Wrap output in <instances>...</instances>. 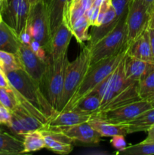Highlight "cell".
I'll return each instance as SVG.
<instances>
[{"instance_id": "cell-33", "label": "cell", "mask_w": 154, "mask_h": 155, "mask_svg": "<svg viewBox=\"0 0 154 155\" xmlns=\"http://www.w3.org/2000/svg\"><path fill=\"white\" fill-rule=\"evenodd\" d=\"M31 7V4L28 0H21L20 1L18 17H17L16 27V33L18 36L21 34V33L24 30L26 25H27Z\"/></svg>"}, {"instance_id": "cell-24", "label": "cell", "mask_w": 154, "mask_h": 155, "mask_svg": "<svg viewBox=\"0 0 154 155\" xmlns=\"http://www.w3.org/2000/svg\"><path fill=\"white\" fill-rule=\"evenodd\" d=\"M101 106V97L97 90L94 89L92 92L79 100L71 109H75L82 113L93 115L94 114L98 112Z\"/></svg>"}, {"instance_id": "cell-21", "label": "cell", "mask_w": 154, "mask_h": 155, "mask_svg": "<svg viewBox=\"0 0 154 155\" xmlns=\"http://www.w3.org/2000/svg\"><path fill=\"white\" fill-rule=\"evenodd\" d=\"M24 154L23 139L0 130V155Z\"/></svg>"}, {"instance_id": "cell-14", "label": "cell", "mask_w": 154, "mask_h": 155, "mask_svg": "<svg viewBox=\"0 0 154 155\" xmlns=\"http://www.w3.org/2000/svg\"><path fill=\"white\" fill-rule=\"evenodd\" d=\"M91 114L82 113L75 109H70L57 113L48 121L45 127H64L77 125L88 122L91 119Z\"/></svg>"}, {"instance_id": "cell-4", "label": "cell", "mask_w": 154, "mask_h": 155, "mask_svg": "<svg viewBox=\"0 0 154 155\" xmlns=\"http://www.w3.org/2000/svg\"><path fill=\"white\" fill-rule=\"evenodd\" d=\"M126 15H123L117 25L104 37L91 46L87 45L90 49L91 64L126 49Z\"/></svg>"}, {"instance_id": "cell-37", "label": "cell", "mask_w": 154, "mask_h": 155, "mask_svg": "<svg viewBox=\"0 0 154 155\" xmlns=\"http://www.w3.org/2000/svg\"><path fill=\"white\" fill-rule=\"evenodd\" d=\"M11 120V111L0 102V124L6 127Z\"/></svg>"}, {"instance_id": "cell-6", "label": "cell", "mask_w": 154, "mask_h": 155, "mask_svg": "<svg viewBox=\"0 0 154 155\" xmlns=\"http://www.w3.org/2000/svg\"><path fill=\"white\" fill-rule=\"evenodd\" d=\"M25 27L30 32L32 39L39 42L47 52L52 32L49 14L45 1L32 5Z\"/></svg>"}, {"instance_id": "cell-29", "label": "cell", "mask_w": 154, "mask_h": 155, "mask_svg": "<svg viewBox=\"0 0 154 155\" xmlns=\"http://www.w3.org/2000/svg\"><path fill=\"white\" fill-rule=\"evenodd\" d=\"M138 92L141 99L154 94V68L146 73L138 81Z\"/></svg>"}, {"instance_id": "cell-36", "label": "cell", "mask_w": 154, "mask_h": 155, "mask_svg": "<svg viewBox=\"0 0 154 155\" xmlns=\"http://www.w3.org/2000/svg\"><path fill=\"white\" fill-rule=\"evenodd\" d=\"M112 146L117 150V152L122 151L126 148V141L125 139V136L123 135H117L112 137L110 140Z\"/></svg>"}, {"instance_id": "cell-11", "label": "cell", "mask_w": 154, "mask_h": 155, "mask_svg": "<svg viewBox=\"0 0 154 155\" xmlns=\"http://www.w3.org/2000/svg\"><path fill=\"white\" fill-rule=\"evenodd\" d=\"M42 130H48L63 135L72 142H79L88 145H97L101 142L102 136L94 130L88 122L64 127H45Z\"/></svg>"}, {"instance_id": "cell-9", "label": "cell", "mask_w": 154, "mask_h": 155, "mask_svg": "<svg viewBox=\"0 0 154 155\" xmlns=\"http://www.w3.org/2000/svg\"><path fill=\"white\" fill-rule=\"evenodd\" d=\"M125 57L122 58L120 63L111 73V74L109 75L104 81L101 82L95 89L101 99V106L99 110L113 97L118 95L119 92H122L131 83H134V81L127 80L125 77V69H124Z\"/></svg>"}, {"instance_id": "cell-32", "label": "cell", "mask_w": 154, "mask_h": 155, "mask_svg": "<svg viewBox=\"0 0 154 155\" xmlns=\"http://www.w3.org/2000/svg\"><path fill=\"white\" fill-rule=\"evenodd\" d=\"M123 155H152L154 154V143L140 142L127 147L122 151L116 153Z\"/></svg>"}, {"instance_id": "cell-1", "label": "cell", "mask_w": 154, "mask_h": 155, "mask_svg": "<svg viewBox=\"0 0 154 155\" xmlns=\"http://www.w3.org/2000/svg\"><path fill=\"white\" fill-rule=\"evenodd\" d=\"M5 74L18 94L20 104L30 113L45 124L57 114L42 92L40 85L24 70H14Z\"/></svg>"}, {"instance_id": "cell-40", "label": "cell", "mask_w": 154, "mask_h": 155, "mask_svg": "<svg viewBox=\"0 0 154 155\" xmlns=\"http://www.w3.org/2000/svg\"><path fill=\"white\" fill-rule=\"evenodd\" d=\"M148 32H149L151 52H152V55L154 60V30L152 28H150V27H148Z\"/></svg>"}, {"instance_id": "cell-8", "label": "cell", "mask_w": 154, "mask_h": 155, "mask_svg": "<svg viewBox=\"0 0 154 155\" xmlns=\"http://www.w3.org/2000/svg\"><path fill=\"white\" fill-rule=\"evenodd\" d=\"M152 105L146 100L141 99L116 108L103 110L92 115V118L101 120L111 124H126L148 109L152 108Z\"/></svg>"}, {"instance_id": "cell-31", "label": "cell", "mask_w": 154, "mask_h": 155, "mask_svg": "<svg viewBox=\"0 0 154 155\" xmlns=\"http://www.w3.org/2000/svg\"><path fill=\"white\" fill-rule=\"evenodd\" d=\"M0 69L4 73L22 69L18 54L0 50Z\"/></svg>"}, {"instance_id": "cell-30", "label": "cell", "mask_w": 154, "mask_h": 155, "mask_svg": "<svg viewBox=\"0 0 154 155\" xmlns=\"http://www.w3.org/2000/svg\"><path fill=\"white\" fill-rule=\"evenodd\" d=\"M0 102L8 108L11 111L19 106L20 101L16 91L11 87L0 86Z\"/></svg>"}, {"instance_id": "cell-39", "label": "cell", "mask_w": 154, "mask_h": 155, "mask_svg": "<svg viewBox=\"0 0 154 155\" xmlns=\"http://www.w3.org/2000/svg\"><path fill=\"white\" fill-rule=\"evenodd\" d=\"M0 86L2 87H11V86L5 74L1 69H0Z\"/></svg>"}, {"instance_id": "cell-17", "label": "cell", "mask_w": 154, "mask_h": 155, "mask_svg": "<svg viewBox=\"0 0 154 155\" xmlns=\"http://www.w3.org/2000/svg\"><path fill=\"white\" fill-rule=\"evenodd\" d=\"M154 68L153 64L135 58L126 54L124 61L125 75L127 80L138 82L145 74Z\"/></svg>"}, {"instance_id": "cell-23", "label": "cell", "mask_w": 154, "mask_h": 155, "mask_svg": "<svg viewBox=\"0 0 154 155\" xmlns=\"http://www.w3.org/2000/svg\"><path fill=\"white\" fill-rule=\"evenodd\" d=\"M125 124L128 127V134L147 132L149 127L154 124V107L145 110Z\"/></svg>"}, {"instance_id": "cell-2", "label": "cell", "mask_w": 154, "mask_h": 155, "mask_svg": "<svg viewBox=\"0 0 154 155\" xmlns=\"http://www.w3.org/2000/svg\"><path fill=\"white\" fill-rule=\"evenodd\" d=\"M126 54L127 48L111 57L102 59L96 63L90 64L88 71L85 76L81 84L77 88L74 95L68 101L62 111L71 109L83 97L96 89L98 85L104 81L116 69Z\"/></svg>"}, {"instance_id": "cell-3", "label": "cell", "mask_w": 154, "mask_h": 155, "mask_svg": "<svg viewBox=\"0 0 154 155\" xmlns=\"http://www.w3.org/2000/svg\"><path fill=\"white\" fill-rule=\"evenodd\" d=\"M69 62L67 53L63 54L57 60H52L48 55L46 71L40 83L42 92L57 114Z\"/></svg>"}, {"instance_id": "cell-38", "label": "cell", "mask_w": 154, "mask_h": 155, "mask_svg": "<svg viewBox=\"0 0 154 155\" xmlns=\"http://www.w3.org/2000/svg\"><path fill=\"white\" fill-rule=\"evenodd\" d=\"M142 142L154 143V124L151 126L147 130V136Z\"/></svg>"}, {"instance_id": "cell-34", "label": "cell", "mask_w": 154, "mask_h": 155, "mask_svg": "<svg viewBox=\"0 0 154 155\" xmlns=\"http://www.w3.org/2000/svg\"><path fill=\"white\" fill-rule=\"evenodd\" d=\"M131 0H112V4L116 11V16L121 17L127 13Z\"/></svg>"}, {"instance_id": "cell-27", "label": "cell", "mask_w": 154, "mask_h": 155, "mask_svg": "<svg viewBox=\"0 0 154 155\" xmlns=\"http://www.w3.org/2000/svg\"><path fill=\"white\" fill-rule=\"evenodd\" d=\"M20 1L21 0H5L4 7L1 12L3 21L12 27L15 31Z\"/></svg>"}, {"instance_id": "cell-46", "label": "cell", "mask_w": 154, "mask_h": 155, "mask_svg": "<svg viewBox=\"0 0 154 155\" xmlns=\"http://www.w3.org/2000/svg\"><path fill=\"white\" fill-rule=\"evenodd\" d=\"M2 21H3L2 16V13H1V12H0V23H1Z\"/></svg>"}, {"instance_id": "cell-26", "label": "cell", "mask_w": 154, "mask_h": 155, "mask_svg": "<svg viewBox=\"0 0 154 155\" xmlns=\"http://www.w3.org/2000/svg\"><path fill=\"white\" fill-rule=\"evenodd\" d=\"M24 154L37 151L45 148L43 133L41 130H34L26 133L23 137Z\"/></svg>"}, {"instance_id": "cell-10", "label": "cell", "mask_w": 154, "mask_h": 155, "mask_svg": "<svg viewBox=\"0 0 154 155\" xmlns=\"http://www.w3.org/2000/svg\"><path fill=\"white\" fill-rule=\"evenodd\" d=\"M45 124L26 110L21 104L11 111V120L8 126L14 136L23 138L24 135L34 130L45 128Z\"/></svg>"}, {"instance_id": "cell-41", "label": "cell", "mask_w": 154, "mask_h": 155, "mask_svg": "<svg viewBox=\"0 0 154 155\" xmlns=\"http://www.w3.org/2000/svg\"><path fill=\"white\" fill-rule=\"evenodd\" d=\"M151 14L154 12V0H141Z\"/></svg>"}, {"instance_id": "cell-44", "label": "cell", "mask_w": 154, "mask_h": 155, "mask_svg": "<svg viewBox=\"0 0 154 155\" xmlns=\"http://www.w3.org/2000/svg\"><path fill=\"white\" fill-rule=\"evenodd\" d=\"M29 2H30V3L31 4V5H36V3L39 2L41 1H45V0H28Z\"/></svg>"}, {"instance_id": "cell-18", "label": "cell", "mask_w": 154, "mask_h": 155, "mask_svg": "<svg viewBox=\"0 0 154 155\" xmlns=\"http://www.w3.org/2000/svg\"><path fill=\"white\" fill-rule=\"evenodd\" d=\"M140 100H141V98L139 95L138 82H134L128 86L126 89H124L122 92H119L118 95L113 97L98 112L111 110Z\"/></svg>"}, {"instance_id": "cell-28", "label": "cell", "mask_w": 154, "mask_h": 155, "mask_svg": "<svg viewBox=\"0 0 154 155\" xmlns=\"http://www.w3.org/2000/svg\"><path fill=\"white\" fill-rule=\"evenodd\" d=\"M89 27H91L89 21L85 15L79 18L75 22L72 27V32L73 36H75L77 42L82 44L85 41H88L90 39V34L88 33Z\"/></svg>"}, {"instance_id": "cell-15", "label": "cell", "mask_w": 154, "mask_h": 155, "mask_svg": "<svg viewBox=\"0 0 154 155\" xmlns=\"http://www.w3.org/2000/svg\"><path fill=\"white\" fill-rule=\"evenodd\" d=\"M127 54L131 57L154 64L148 27L127 48Z\"/></svg>"}, {"instance_id": "cell-35", "label": "cell", "mask_w": 154, "mask_h": 155, "mask_svg": "<svg viewBox=\"0 0 154 155\" xmlns=\"http://www.w3.org/2000/svg\"><path fill=\"white\" fill-rule=\"evenodd\" d=\"M29 45H30L31 49L34 51L35 54H36L39 58L46 61L47 59H48V53L46 52V51L45 50V48L41 45V44L39 43V42H38L37 41L32 39L30 43L29 44Z\"/></svg>"}, {"instance_id": "cell-43", "label": "cell", "mask_w": 154, "mask_h": 155, "mask_svg": "<svg viewBox=\"0 0 154 155\" xmlns=\"http://www.w3.org/2000/svg\"><path fill=\"white\" fill-rule=\"evenodd\" d=\"M144 100H146L147 101H149V102L150 103L151 105H152V107H154V94L153 95H150V96H149L148 98H146V99Z\"/></svg>"}, {"instance_id": "cell-42", "label": "cell", "mask_w": 154, "mask_h": 155, "mask_svg": "<svg viewBox=\"0 0 154 155\" xmlns=\"http://www.w3.org/2000/svg\"><path fill=\"white\" fill-rule=\"evenodd\" d=\"M148 27H150V28H152L154 30V12L151 15L150 19H149V25Z\"/></svg>"}, {"instance_id": "cell-5", "label": "cell", "mask_w": 154, "mask_h": 155, "mask_svg": "<svg viewBox=\"0 0 154 155\" xmlns=\"http://www.w3.org/2000/svg\"><path fill=\"white\" fill-rule=\"evenodd\" d=\"M90 64V49L85 45L76 58L68 64L57 113L63 110L74 95L87 74Z\"/></svg>"}, {"instance_id": "cell-20", "label": "cell", "mask_w": 154, "mask_h": 155, "mask_svg": "<svg viewBox=\"0 0 154 155\" xmlns=\"http://www.w3.org/2000/svg\"><path fill=\"white\" fill-rule=\"evenodd\" d=\"M88 123L102 137H113L117 135L126 136L128 134V127L125 124H111L95 118L91 119Z\"/></svg>"}, {"instance_id": "cell-45", "label": "cell", "mask_w": 154, "mask_h": 155, "mask_svg": "<svg viewBox=\"0 0 154 155\" xmlns=\"http://www.w3.org/2000/svg\"><path fill=\"white\" fill-rule=\"evenodd\" d=\"M5 2V0H0V12H2V10Z\"/></svg>"}, {"instance_id": "cell-13", "label": "cell", "mask_w": 154, "mask_h": 155, "mask_svg": "<svg viewBox=\"0 0 154 155\" xmlns=\"http://www.w3.org/2000/svg\"><path fill=\"white\" fill-rule=\"evenodd\" d=\"M72 36L73 34L72 30L62 21L57 28L53 32L47 51V53L52 60H57L63 54L67 53L68 46Z\"/></svg>"}, {"instance_id": "cell-7", "label": "cell", "mask_w": 154, "mask_h": 155, "mask_svg": "<svg viewBox=\"0 0 154 155\" xmlns=\"http://www.w3.org/2000/svg\"><path fill=\"white\" fill-rule=\"evenodd\" d=\"M151 15L141 0L130 1L126 15L127 48L147 28Z\"/></svg>"}, {"instance_id": "cell-47", "label": "cell", "mask_w": 154, "mask_h": 155, "mask_svg": "<svg viewBox=\"0 0 154 155\" xmlns=\"http://www.w3.org/2000/svg\"></svg>"}, {"instance_id": "cell-22", "label": "cell", "mask_w": 154, "mask_h": 155, "mask_svg": "<svg viewBox=\"0 0 154 155\" xmlns=\"http://www.w3.org/2000/svg\"><path fill=\"white\" fill-rule=\"evenodd\" d=\"M86 8L82 0H71L63 8L62 21L72 30V27L76 21L85 15Z\"/></svg>"}, {"instance_id": "cell-16", "label": "cell", "mask_w": 154, "mask_h": 155, "mask_svg": "<svg viewBox=\"0 0 154 155\" xmlns=\"http://www.w3.org/2000/svg\"><path fill=\"white\" fill-rule=\"evenodd\" d=\"M45 139V148L58 154H68L72 151V142L60 133L41 130Z\"/></svg>"}, {"instance_id": "cell-25", "label": "cell", "mask_w": 154, "mask_h": 155, "mask_svg": "<svg viewBox=\"0 0 154 155\" xmlns=\"http://www.w3.org/2000/svg\"><path fill=\"white\" fill-rule=\"evenodd\" d=\"M71 0H45L49 14L52 33L62 22L63 8Z\"/></svg>"}, {"instance_id": "cell-19", "label": "cell", "mask_w": 154, "mask_h": 155, "mask_svg": "<svg viewBox=\"0 0 154 155\" xmlns=\"http://www.w3.org/2000/svg\"><path fill=\"white\" fill-rule=\"evenodd\" d=\"M21 42L16 31L4 21L0 23V50L17 54Z\"/></svg>"}, {"instance_id": "cell-12", "label": "cell", "mask_w": 154, "mask_h": 155, "mask_svg": "<svg viewBox=\"0 0 154 155\" xmlns=\"http://www.w3.org/2000/svg\"><path fill=\"white\" fill-rule=\"evenodd\" d=\"M17 54L21 62L22 69L40 85L46 71L47 61H45L39 58L31 49L30 45L22 42Z\"/></svg>"}]
</instances>
